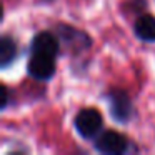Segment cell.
<instances>
[{"mask_svg":"<svg viewBox=\"0 0 155 155\" xmlns=\"http://www.w3.org/2000/svg\"><path fill=\"white\" fill-rule=\"evenodd\" d=\"M75 128L84 138H92L102 128V115L95 108H84L75 117Z\"/></svg>","mask_w":155,"mask_h":155,"instance_id":"cell-1","label":"cell"},{"mask_svg":"<svg viewBox=\"0 0 155 155\" xmlns=\"http://www.w3.org/2000/svg\"><path fill=\"white\" fill-rule=\"evenodd\" d=\"M95 148L105 155H120L127 150V138L115 130H105L95 138Z\"/></svg>","mask_w":155,"mask_h":155,"instance_id":"cell-2","label":"cell"},{"mask_svg":"<svg viewBox=\"0 0 155 155\" xmlns=\"http://www.w3.org/2000/svg\"><path fill=\"white\" fill-rule=\"evenodd\" d=\"M27 72H28L30 77L37 78V80H48V78L55 74L54 57L34 54V55H32V58L28 60Z\"/></svg>","mask_w":155,"mask_h":155,"instance_id":"cell-3","label":"cell"},{"mask_svg":"<svg viewBox=\"0 0 155 155\" xmlns=\"http://www.w3.org/2000/svg\"><path fill=\"white\" fill-rule=\"evenodd\" d=\"M32 54L55 57L58 54V40L50 32H40L32 40Z\"/></svg>","mask_w":155,"mask_h":155,"instance_id":"cell-4","label":"cell"},{"mask_svg":"<svg viewBox=\"0 0 155 155\" xmlns=\"http://www.w3.org/2000/svg\"><path fill=\"white\" fill-rule=\"evenodd\" d=\"M108 98H110V112L115 120H120V122L128 120V117L132 114V105L127 94L122 90H114L108 95Z\"/></svg>","mask_w":155,"mask_h":155,"instance_id":"cell-5","label":"cell"},{"mask_svg":"<svg viewBox=\"0 0 155 155\" xmlns=\"http://www.w3.org/2000/svg\"><path fill=\"white\" fill-rule=\"evenodd\" d=\"M134 30L140 40L155 42V17L153 15H142L134 24Z\"/></svg>","mask_w":155,"mask_h":155,"instance_id":"cell-6","label":"cell"},{"mask_svg":"<svg viewBox=\"0 0 155 155\" xmlns=\"http://www.w3.org/2000/svg\"><path fill=\"white\" fill-rule=\"evenodd\" d=\"M15 55H17L15 42L10 37H2L0 38V65L7 67L10 62H14Z\"/></svg>","mask_w":155,"mask_h":155,"instance_id":"cell-7","label":"cell"},{"mask_svg":"<svg viewBox=\"0 0 155 155\" xmlns=\"http://www.w3.org/2000/svg\"><path fill=\"white\" fill-rule=\"evenodd\" d=\"M2 92H4V97H2V107H5L7 102H8V92H7V88H5V87H2Z\"/></svg>","mask_w":155,"mask_h":155,"instance_id":"cell-8","label":"cell"}]
</instances>
